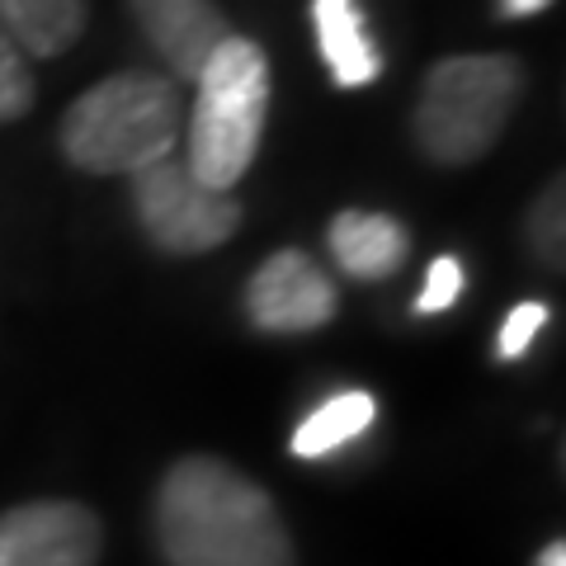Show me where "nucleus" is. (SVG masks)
Listing matches in <instances>:
<instances>
[{"mask_svg": "<svg viewBox=\"0 0 566 566\" xmlns=\"http://www.w3.org/2000/svg\"><path fill=\"white\" fill-rule=\"evenodd\" d=\"M156 543L170 566H293V538L270 491L208 453H189L166 472Z\"/></svg>", "mask_w": 566, "mask_h": 566, "instance_id": "1", "label": "nucleus"}, {"mask_svg": "<svg viewBox=\"0 0 566 566\" xmlns=\"http://www.w3.org/2000/svg\"><path fill=\"white\" fill-rule=\"evenodd\" d=\"M185 99L166 76L123 71L85 91L62 118V151L91 175H137L175 156Z\"/></svg>", "mask_w": 566, "mask_h": 566, "instance_id": "2", "label": "nucleus"}, {"mask_svg": "<svg viewBox=\"0 0 566 566\" xmlns=\"http://www.w3.org/2000/svg\"><path fill=\"white\" fill-rule=\"evenodd\" d=\"M264 118H270V57L260 43L232 33L199 71L185 161L193 180L232 193L260 151Z\"/></svg>", "mask_w": 566, "mask_h": 566, "instance_id": "3", "label": "nucleus"}, {"mask_svg": "<svg viewBox=\"0 0 566 566\" xmlns=\"http://www.w3.org/2000/svg\"><path fill=\"white\" fill-rule=\"evenodd\" d=\"M524 95V66L501 52L444 57L430 66L416 99V142L439 166H472L501 142Z\"/></svg>", "mask_w": 566, "mask_h": 566, "instance_id": "4", "label": "nucleus"}, {"mask_svg": "<svg viewBox=\"0 0 566 566\" xmlns=\"http://www.w3.org/2000/svg\"><path fill=\"white\" fill-rule=\"evenodd\" d=\"M133 212L151 245L170 255H203L237 237L241 203L189 175L180 156H166L133 175Z\"/></svg>", "mask_w": 566, "mask_h": 566, "instance_id": "5", "label": "nucleus"}, {"mask_svg": "<svg viewBox=\"0 0 566 566\" xmlns=\"http://www.w3.org/2000/svg\"><path fill=\"white\" fill-rule=\"evenodd\" d=\"M335 307H340V293L331 274L303 251H274L245 283V316L264 335L322 331Z\"/></svg>", "mask_w": 566, "mask_h": 566, "instance_id": "6", "label": "nucleus"}, {"mask_svg": "<svg viewBox=\"0 0 566 566\" xmlns=\"http://www.w3.org/2000/svg\"><path fill=\"white\" fill-rule=\"evenodd\" d=\"M99 520L76 501H33L0 515V566H95Z\"/></svg>", "mask_w": 566, "mask_h": 566, "instance_id": "7", "label": "nucleus"}, {"mask_svg": "<svg viewBox=\"0 0 566 566\" xmlns=\"http://www.w3.org/2000/svg\"><path fill=\"white\" fill-rule=\"evenodd\" d=\"M128 10L180 81H199L203 62L232 39V24L212 0H128Z\"/></svg>", "mask_w": 566, "mask_h": 566, "instance_id": "8", "label": "nucleus"}, {"mask_svg": "<svg viewBox=\"0 0 566 566\" xmlns=\"http://www.w3.org/2000/svg\"><path fill=\"white\" fill-rule=\"evenodd\" d=\"M312 29L331 66V81L340 91H359V85H374L382 76V52L368 33L359 0H312Z\"/></svg>", "mask_w": 566, "mask_h": 566, "instance_id": "9", "label": "nucleus"}, {"mask_svg": "<svg viewBox=\"0 0 566 566\" xmlns=\"http://www.w3.org/2000/svg\"><path fill=\"white\" fill-rule=\"evenodd\" d=\"M326 241H331L335 264L349 279H364V283L397 274L406 251H411V237H406V227L397 218H387V212H359V208L340 212L331 222Z\"/></svg>", "mask_w": 566, "mask_h": 566, "instance_id": "10", "label": "nucleus"}, {"mask_svg": "<svg viewBox=\"0 0 566 566\" xmlns=\"http://www.w3.org/2000/svg\"><path fill=\"white\" fill-rule=\"evenodd\" d=\"M0 29L24 57H57L85 33V0H0Z\"/></svg>", "mask_w": 566, "mask_h": 566, "instance_id": "11", "label": "nucleus"}, {"mask_svg": "<svg viewBox=\"0 0 566 566\" xmlns=\"http://www.w3.org/2000/svg\"><path fill=\"white\" fill-rule=\"evenodd\" d=\"M378 406L368 392H335L293 430V453L297 458H326L335 449H345L349 439H359L374 424Z\"/></svg>", "mask_w": 566, "mask_h": 566, "instance_id": "12", "label": "nucleus"}, {"mask_svg": "<svg viewBox=\"0 0 566 566\" xmlns=\"http://www.w3.org/2000/svg\"><path fill=\"white\" fill-rule=\"evenodd\" d=\"M33 109V71L29 57L20 52V43L0 29V123L20 118Z\"/></svg>", "mask_w": 566, "mask_h": 566, "instance_id": "13", "label": "nucleus"}, {"mask_svg": "<svg viewBox=\"0 0 566 566\" xmlns=\"http://www.w3.org/2000/svg\"><path fill=\"white\" fill-rule=\"evenodd\" d=\"M528 241H534L538 260L562 264V180H553L538 193L534 212H528Z\"/></svg>", "mask_w": 566, "mask_h": 566, "instance_id": "14", "label": "nucleus"}, {"mask_svg": "<svg viewBox=\"0 0 566 566\" xmlns=\"http://www.w3.org/2000/svg\"><path fill=\"white\" fill-rule=\"evenodd\" d=\"M458 297H463V264L453 255H439L430 264V274H424V289L416 297V312L420 316H434V312H449Z\"/></svg>", "mask_w": 566, "mask_h": 566, "instance_id": "15", "label": "nucleus"}, {"mask_svg": "<svg viewBox=\"0 0 566 566\" xmlns=\"http://www.w3.org/2000/svg\"><path fill=\"white\" fill-rule=\"evenodd\" d=\"M547 326V307L543 303H520L515 312L505 316V326H501V340H495V354L510 364V359H524L528 345L538 340V331Z\"/></svg>", "mask_w": 566, "mask_h": 566, "instance_id": "16", "label": "nucleus"}, {"mask_svg": "<svg viewBox=\"0 0 566 566\" xmlns=\"http://www.w3.org/2000/svg\"><path fill=\"white\" fill-rule=\"evenodd\" d=\"M553 0H501V14L505 20H528V14H543Z\"/></svg>", "mask_w": 566, "mask_h": 566, "instance_id": "17", "label": "nucleus"}, {"mask_svg": "<svg viewBox=\"0 0 566 566\" xmlns=\"http://www.w3.org/2000/svg\"><path fill=\"white\" fill-rule=\"evenodd\" d=\"M538 566H566V543H562V538L547 543L543 553H538Z\"/></svg>", "mask_w": 566, "mask_h": 566, "instance_id": "18", "label": "nucleus"}]
</instances>
